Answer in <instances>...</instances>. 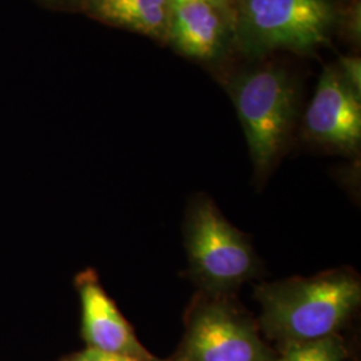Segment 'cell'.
<instances>
[{"mask_svg":"<svg viewBox=\"0 0 361 361\" xmlns=\"http://www.w3.org/2000/svg\"><path fill=\"white\" fill-rule=\"evenodd\" d=\"M183 1H190V0H170V4H177V3H183ZM207 1H213V3H217V4L228 7V6L224 3V0H207ZM231 13H232V11H231Z\"/></svg>","mask_w":361,"mask_h":361,"instance_id":"14","label":"cell"},{"mask_svg":"<svg viewBox=\"0 0 361 361\" xmlns=\"http://www.w3.org/2000/svg\"><path fill=\"white\" fill-rule=\"evenodd\" d=\"M336 13L328 0H237L234 44L247 56L312 51L329 42Z\"/></svg>","mask_w":361,"mask_h":361,"instance_id":"2","label":"cell"},{"mask_svg":"<svg viewBox=\"0 0 361 361\" xmlns=\"http://www.w3.org/2000/svg\"><path fill=\"white\" fill-rule=\"evenodd\" d=\"M185 246L194 281L207 295L224 296L258 273V258L245 234L207 195L189 205Z\"/></svg>","mask_w":361,"mask_h":361,"instance_id":"4","label":"cell"},{"mask_svg":"<svg viewBox=\"0 0 361 361\" xmlns=\"http://www.w3.org/2000/svg\"><path fill=\"white\" fill-rule=\"evenodd\" d=\"M62 361H146L134 356H128V355H121V353H113V352H106L101 349L91 348L87 347L82 352H78L75 355L67 357Z\"/></svg>","mask_w":361,"mask_h":361,"instance_id":"12","label":"cell"},{"mask_svg":"<svg viewBox=\"0 0 361 361\" xmlns=\"http://www.w3.org/2000/svg\"><path fill=\"white\" fill-rule=\"evenodd\" d=\"M75 284L82 307V335L89 347L158 361L143 348L130 324L104 292L95 271H82Z\"/></svg>","mask_w":361,"mask_h":361,"instance_id":"8","label":"cell"},{"mask_svg":"<svg viewBox=\"0 0 361 361\" xmlns=\"http://www.w3.org/2000/svg\"><path fill=\"white\" fill-rule=\"evenodd\" d=\"M40 6L55 11H79L80 0H35Z\"/></svg>","mask_w":361,"mask_h":361,"instance_id":"13","label":"cell"},{"mask_svg":"<svg viewBox=\"0 0 361 361\" xmlns=\"http://www.w3.org/2000/svg\"><path fill=\"white\" fill-rule=\"evenodd\" d=\"M305 134L312 142L355 154L361 142V98L338 74L326 67L304 116Z\"/></svg>","mask_w":361,"mask_h":361,"instance_id":"6","label":"cell"},{"mask_svg":"<svg viewBox=\"0 0 361 361\" xmlns=\"http://www.w3.org/2000/svg\"><path fill=\"white\" fill-rule=\"evenodd\" d=\"M166 43L188 58L214 61L234 44L233 13L207 0L171 4Z\"/></svg>","mask_w":361,"mask_h":361,"instance_id":"7","label":"cell"},{"mask_svg":"<svg viewBox=\"0 0 361 361\" xmlns=\"http://www.w3.org/2000/svg\"><path fill=\"white\" fill-rule=\"evenodd\" d=\"M336 68L349 89L361 98L360 56H341Z\"/></svg>","mask_w":361,"mask_h":361,"instance_id":"11","label":"cell"},{"mask_svg":"<svg viewBox=\"0 0 361 361\" xmlns=\"http://www.w3.org/2000/svg\"><path fill=\"white\" fill-rule=\"evenodd\" d=\"M170 0H80L79 11L109 26L166 43Z\"/></svg>","mask_w":361,"mask_h":361,"instance_id":"9","label":"cell"},{"mask_svg":"<svg viewBox=\"0 0 361 361\" xmlns=\"http://www.w3.org/2000/svg\"><path fill=\"white\" fill-rule=\"evenodd\" d=\"M261 328L284 349L332 336L359 308L361 283L349 271L289 279L256 288Z\"/></svg>","mask_w":361,"mask_h":361,"instance_id":"1","label":"cell"},{"mask_svg":"<svg viewBox=\"0 0 361 361\" xmlns=\"http://www.w3.org/2000/svg\"><path fill=\"white\" fill-rule=\"evenodd\" d=\"M274 361H344V350L335 336L284 349V355Z\"/></svg>","mask_w":361,"mask_h":361,"instance_id":"10","label":"cell"},{"mask_svg":"<svg viewBox=\"0 0 361 361\" xmlns=\"http://www.w3.org/2000/svg\"><path fill=\"white\" fill-rule=\"evenodd\" d=\"M224 3L228 6V8H229L233 13V8H234V6H235L237 0H224Z\"/></svg>","mask_w":361,"mask_h":361,"instance_id":"15","label":"cell"},{"mask_svg":"<svg viewBox=\"0 0 361 361\" xmlns=\"http://www.w3.org/2000/svg\"><path fill=\"white\" fill-rule=\"evenodd\" d=\"M229 92L245 133L255 174L262 180L284 152L296 118V87L277 66L235 78Z\"/></svg>","mask_w":361,"mask_h":361,"instance_id":"3","label":"cell"},{"mask_svg":"<svg viewBox=\"0 0 361 361\" xmlns=\"http://www.w3.org/2000/svg\"><path fill=\"white\" fill-rule=\"evenodd\" d=\"M173 361H274L244 312L224 296L207 295L194 307Z\"/></svg>","mask_w":361,"mask_h":361,"instance_id":"5","label":"cell"}]
</instances>
